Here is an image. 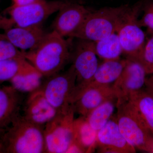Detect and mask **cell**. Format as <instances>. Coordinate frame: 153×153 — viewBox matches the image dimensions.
Instances as JSON below:
<instances>
[{"mask_svg": "<svg viewBox=\"0 0 153 153\" xmlns=\"http://www.w3.org/2000/svg\"><path fill=\"white\" fill-rule=\"evenodd\" d=\"M6 39L22 52L35 49L46 34L42 25L29 27H14L4 30Z\"/></svg>", "mask_w": 153, "mask_h": 153, "instance_id": "obj_16", "label": "cell"}, {"mask_svg": "<svg viewBox=\"0 0 153 153\" xmlns=\"http://www.w3.org/2000/svg\"><path fill=\"white\" fill-rule=\"evenodd\" d=\"M143 1L140 0L129 7L116 32L126 59L139 63L146 43V35L138 23Z\"/></svg>", "mask_w": 153, "mask_h": 153, "instance_id": "obj_5", "label": "cell"}, {"mask_svg": "<svg viewBox=\"0 0 153 153\" xmlns=\"http://www.w3.org/2000/svg\"><path fill=\"white\" fill-rule=\"evenodd\" d=\"M139 63L143 66L147 74H153V35L146 42Z\"/></svg>", "mask_w": 153, "mask_h": 153, "instance_id": "obj_26", "label": "cell"}, {"mask_svg": "<svg viewBox=\"0 0 153 153\" xmlns=\"http://www.w3.org/2000/svg\"><path fill=\"white\" fill-rule=\"evenodd\" d=\"M22 52L25 59L47 77L60 72L71 60L68 42L54 30L46 33L35 49Z\"/></svg>", "mask_w": 153, "mask_h": 153, "instance_id": "obj_1", "label": "cell"}, {"mask_svg": "<svg viewBox=\"0 0 153 153\" xmlns=\"http://www.w3.org/2000/svg\"><path fill=\"white\" fill-rule=\"evenodd\" d=\"M29 94L23 103L22 116L30 122L44 127L56 115L57 110L45 98L40 88Z\"/></svg>", "mask_w": 153, "mask_h": 153, "instance_id": "obj_13", "label": "cell"}, {"mask_svg": "<svg viewBox=\"0 0 153 153\" xmlns=\"http://www.w3.org/2000/svg\"><path fill=\"white\" fill-rule=\"evenodd\" d=\"M95 50V42L78 39L71 59L76 74V84L70 103L73 104L90 84L99 65Z\"/></svg>", "mask_w": 153, "mask_h": 153, "instance_id": "obj_7", "label": "cell"}, {"mask_svg": "<svg viewBox=\"0 0 153 153\" xmlns=\"http://www.w3.org/2000/svg\"><path fill=\"white\" fill-rule=\"evenodd\" d=\"M112 85L88 88L72 104L74 112L80 116L86 117L102 103L109 100L117 98Z\"/></svg>", "mask_w": 153, "mask_h": 153, "instance_id": "obj_15", "label": "cell"}, {"mask_svg": "<svg viewBox=\"0 0 153 153\" xmlns=\"http://www.w3.org/2000/svg\"><path fill=\"white\" fill-rule=\"evenodd\" d=\"M126 63V59L104 60L103 63L99 65L86 89L91 87L112 85L120 75Z\"/></svg>", "mask_w": 153, "mask_h": 153, "instance_id": "obj_17", "label": "cell"}, {"mask_svg": "<svg viewBox=\"0 0 153 153\" xmlns=\"http://www.w3.org/2000/svg\"><path fill=\"white\" fill-rule=\"evenodd\" d=\"M40 90L48 101L57 111L70 105V99L76 84V74L71 65L68 70L48 77Z\"/></svg>", "mask_w": 153, "mask_h": 153, "instance_id": "obj_9", "label": "cell"}, {"mask_svg": "<svg viewBox=\"0 0 153 153\" xmlns=\"http://www.w3.org/2000/svg\"><path fill=\"white\" fill-rule=\"evenodd\" d=\"M152 153H153V150H152Z\"/></svg>", "mask_w": 153, "mask_h": 153, "instance_id": "obj_31", "label": "cell"}, {"mask_svg": "<svg viewBox=\"0 0 153 153\" xmlns=\"http://www.w3.org/2000/svg\"><path fill=\"white\" fill-rule=\"evenodd\" d=\"M128 100L133 105L145 126L153 136V95L141 89L130 97Z\"/></svg>", "mask_w": 153, "mask_h": 153, "instance_id": "obj_18", "label": "cell"}, {"mask_svg": "<svg viewBox=\"0 0 153 153\" xmlns=\"http://www.w3.org/2000/svg\"><path fill=\"white\" fill-rule=\"evenodd\" d=\"M42 74L36 69L17 74L10 81V85L22 93H30L37 90L42 84Z\"/></svg>", "mask_w": 153, "mask_h": 153, "instance_id": "obj_22", "label": "cell"}, {"mask_svg": "<svg viewBox=\"0 0 153 153\" xmlns=\"http://www.w3.org/2000/svg\"><path fill=\"white\" fill-rule=\"evenodd\" d=\"M86 153L85 149L74 140L69 147L66 153Z\"/></svg>", "mask_w": 153, "mask_h": 153, "instance_id": "obj_27", "label": "cell"}, {"mask_svg": "<svg viewBox=\"0 0 153 153\" xmlns=\"http://www.w3.org/2000/svg\"><path fill=\"white\" fill-rule=\"evenodd\" d=\"M117 98L109 100L94 109L86 117L91 127L97 131L102 128L113 115Z\"/></svg>", "mask_w": 153, "mask_h": 153, "instance_id": "obj_21", "label": "cell"}, {"mask_svg": "<svg viewBox=\"0 0 153 153\" xmlns=\"http://www.w3.org/2000/svg\"><path fill=\"white\" fill-rule=\"evenodd\" d=\"M74 106L58 111L44 126L46 153H66L74 138Z\"/></svg>", "mask_w": 153, "mask_h": 153, "instance_id": "obj_8", "label": "cell"}, {"mask_svg": "<svg viewBox=\"0 0 153 153\" xmlns=\"http://www.w3.org/2000/svg\"><path fill=\"white\" fill-rule=\"evenodd\" d=\"M24 94L11 85L0 86V133L22 114Z\"/></svg>", "mask_w": 153, "mask_h": 153, "instance_id": "obj_14", "label": "cell"}, {"mask_svg": "<svg viewBox=\"0 0 153 153\" xmlns=\"http://www.w3.org/2000/svg\"><path fill=\"white\" fill-rule=\"evenodd\" d=\"M37 0H12L13 4L17 6H22L30 4Z\"/></svg>", "mask_w": 153, "mask_h": 153, "instance_id": "obj_29", "label": "cell"}, {"mask_svg": "<svg viewBox=\"0 0 153 153\" xmlns=\"http://www.w3.org/2000/svg\"><path fill=\"white\" fill-rule=\"evenodd\" d=\"M142 11L143 14L138 23L141 27L147 28L149 33L153 35V0H144Z\"/></svg>", "mask_w": 153, "mask_h": 153, "instance_id": "obj_25", "label": "cell"}, {"mask_svg": "<svg viewBox=\"0 0 153 153\" xmlns=\"http://www.w3.org/2000/svg\"><path fill=\"white\" fill-rule=\"evenodd\" d=\"M73 126L74 140L85 149L86 153L92 152L95 149L97 131L91 127L84 117L74 119Z\"/></svg>", "mask_w": 153, "mask_h": 153, "instance_id": "obj_19", "label": "cell"}, {"mask_svg": "<svg viewBox=\"0 0 153 153\" xmlns=\"http://www.w3.org/2000/svg\"><path fill=\"white\" fill-rule=\"evenodd\" d=\"M44 128L21 114L2 134L5 153H46Z\"/></svg>", "mask_w": 153, "mask_h": 153, "instance_id": "obj_2", "label": "cell"}, {"mask_svg": "<svg viewBox=\"0 0 153 153\" xmlns=\"http://www.w3.org/2000/svg\"><path fill=\"white\" fill-rule=\"evenodd\" d=\"M35 68L25 58L0 60V85L17 74Z\"/></svg>", "mask_w": 153, "mask_h": 153, "instance_id": "obj_23", "label": "cell"}, {"mask_svg": "<svg viewBox=\"0 0 153 153\" xmlns=\"http://www.w3.org/2000/svg\"><path fill=\"white\" fill-rule=\"evenodd\" d=\"M94 42L97 55L104 61L120 59L122 47L116 33Z\"/></svg>", "mask_w": 153, "mask_h": 153, "instance_id": "obj_20", "label": "cell"}, {"mask_svg": "<svg viewBox=\"0 0 153 153\" xmlns=\"http://www.w3.org/2000/svg\"><path fill=\"white\" fill-rule=\"evenodd\" d=\"M0 134H2V133H0Z\"/></svg>", "mask_w": 153, "mask_h": 153, "instance_id": "obj_32", "label": "cell"}, {"mask_svg": "<svg viewBox=\"0 0 153 153\" xmlns=\"http://www.w3.org/2000/svg\"><path fill=\"white\" fill-rule=\"evenodd\" d=\"M91 10L80 4L67 1L57 12L52 24V30L64 38H72Z\"/></svg>", "mask_w": 153, "mask_h": 153, "instance_id": "obj_11", "label": "cell"}, {"mask_svg": "<svg viewBox=\"0 0 153 153\" xmlns=\"http://www.w3.org/2000/svg\"><path fill=\"white\" fill-rule=\"evenodd\" d=\"M145 86L146 90L153 95V75L146 78Z\"/></svg>", "mask_w": 153, "mask_h": 153, "instance_id": "obj_28", "label": "cell"}, {"mask_svg": "<svg viewBox=\"0 0 153 153\" xmlns=\"http://www.w3.org/2000/svg\"><path fill=\"white\" fill-rule=\"evenodd\" d=\"M67 1L37 0L27 5H12L0 14V30L14 27L42 25L52 14L58 12Z\"/></svg>", "mask_w": 153, "mask_h": 153, "instance_id": "obj_3", "label": "cell"}, {"mask_svg": "<svg viewBox=\"0 0 153 153\" xmlns=\"http://www.w3.org/2000/svg\"><path fill=\"white\" fill-rule=\"evenodd\" d=\"M3 133L0 134V153H5L4 147L2 139Z\"/></svg>", "mask_w": 153, "mask_h": 153, "instance_id": "obj_30", "label": "cell"}, {"mask_svg": "<svg viewBox=\"0 0 153 153\" xmlns=\"http://www.w3.org/2000/svg\"><path fill=\"white\" fill-rule=\"evenodd\" d=\"M19 58H25L23 52L14 47L3 33H0V60Z\"/></svg>", "mask_w": 153, "mask_h": 153, "instance_id": "obj_24", "label": "cell"}, {"mask_svg": "<svg viewBox=\"0 0 153 153\" xmlns=\"http://www.w3.org/2000/svg\"><path fill=\"white\" fill-rule=\"evenodd\" d=\"M126 59L123 70L112 85L117 98V104L127 101L131 94L142 89L147 75L140 63Z\"/></svg>", "mask_w": 153, "mask_h": 153, "instance_id": "obj_10", "label": "cell"}, {"mask_svg": "<svg viewBox=\"0 0 153 153\" xmlns=\"http://www.w3.org/2000/svg\"><path fill=\"white\" fill-rule=\"evenodd\" d=\"M95 148L99 153H134L136 150L121 134L116 115L97 131Z\"/></svg>", "mask_w": 153, "mask_h": 153, "instance_id": "obj_12", "label": "cell"}, {"mask_svg": "<svg viewBox=\"0 0 153 153\" xmlns=\"http://www.w3.org/2000/svg\"><path fill=\"white\" fill-rule=\"evenodd\" d=\"M129 6L126 4L92 10L72 38L96 42L116 33Z\"/></svg>", "mask_w": 153, "mask_h": 153, "instance_id": "obj_4", "label": "cell"}, {"mask_svg": "<svg viewBox=\"0 0 153 153\" xmlns=\"http://www.w3.org/2000/svg\"><path fill=\"white\" fill-rule=\"evenodd\" d=\"M116 114L120 130L136 149L152 153L153 136L148 131L133 105L127 100L117 103Z\"/></svg>", "mask_w": 153, "mask_h": 153, "instance_id": "obj_6", "label": "cell"}]
</instances>
